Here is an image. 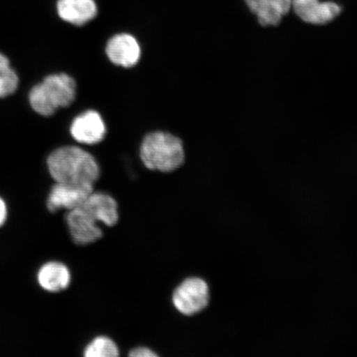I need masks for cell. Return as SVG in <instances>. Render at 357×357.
Here are the masks:
<instances>
[{
  "label": "cell",
  "instance_id": "7",
  "mask_svg": "<svg viewBox=\"0 0 357 357\" xmlns=\"http://www.w3.org/2000/svg\"><path fill=\"white\" fill-rule=\"evenodd\" d=\"M71 136L79 144H99L106 135V127L100 114L89 110L74 119L70 126Z\"/></svg>",
  "mask_w": 357,
  "mask_h": 357
},
{
  "label": "cell",
  "instance_id": "11",
  "mask_svg": "<svg viewBox=\"0 0 357 357\" xmlns=\"http://www.w3.org/2000/svg\"><path fill=\"white\" fill-rule=\"evenodd\" d=\"M250 11L263 26H275L292 8V0H245Z\"/></svg>",
  "mask_w": 357,
  "mask_h": 357
},
{
  "label": "cell",
  "instance_id": "14",
  "mask_svg": "<svg viewBox=\"0 0 357 357\" xmlns=\"http://www.w3.org/2000/svg\"><path fill=\"white\" fill-rule=\"evenodd\" d=\"M19 86V77L11 68L10 61L0 53V98L13 95Z\"/></svg>",
  "mask_w": 357,
  "mask_h": 357
},
{
  "label": "cell",
  "instance_id": "6",
  "mask_svg": "<svg viewBox=\"0 0 357 357\" xmlns=\"http://www.w3.org/2000/svg\"><path fill=\"white\" fill-rule=\"evenodd\" d=\"M66 220L71 238L75 244L86 245L95 243L104 235L98 222L82 207L68 211Z\"/></svg>",
  "mask_w": 357,
  "mask_h": 357
},
{
  "label": "cell",
  "instance_id": "5",
  "mask_svg": "<svg viewBox=\"0 0 357 357\" xmlns=\"http://www.w3.org/2000/svg\"><path fill=\"white\" fill-rule=\"evenodd\" d=\"M292 8L300 19L311 25H325L341 15L337 3L322 0H292Z\"/></svg>",
  "mask_w": 357,
  "mask_h": 357
},
{
  "label": "cell",
  "instance_id": "13",
  "mask_svg": "<svg viewBox=\"0 0 357 357\" xmlns=\"http://www.w3.org/2000/svg\"><path fill=\"white\" fill-rule=\"evenodd\" d=\"M37 280L44 290L50 293L64 291L71 282L69 268L59 261H50L40 268Z\"/></svg>",
  "mask_w": 357,
  "mask_h": 357
},
{
  "label": "cell",
  "instance_id": "4",
  "mask_svg": "<svg viewBox=\"0 0 357 357\" xmlns=\"http://www.w3.org/2000/svg\"><path fill=\"white\" fill-rule=\"evenodd\" d=\"M209 298L211 294L206 281L199 278H190L178 285L173 293L172 302L181 314L194 316L206 309Z\"/></svg>",
  "mask_w": 357,
  "mask_h": 357
},
{
  "label": "cell",
  "instance_id": "10",
  "mask_svg": "<svg viewBox=\"0 0 357 357\" xmlns=\"http://www.w3.org/2000/svg\"><path fill=\"white\" fill-rule=\"evenodd\" d=\"M97 222L114 227L119 220V204L104 192H91L82 206Z\"/></svg>",
  "mask_w": 357,
  "mask_h": 357
},
{
  "label": "cell",
  "instance_id": "15",
  "mask_svg": "<svg viewBox=\"0 0 357 357\" xmlns=\"http://www.w3.org/2000/svg\"><path fill=\"white\" fill-rule=\"evenodd\" d=\"M84 356L86 357H117L119 349L113 341L108 337H97L84 348Z\"/></svg>",
  "mask_w": 357,
  "mask_h": 357
},
{
  "label": "cell",
  "instance_id": "9",
  "mask_svg": "<svg viewBox=\"0 0 357 357\" xmlns=\"http://www.w3.org/2000/svg\"><path fill=\"white\" fill-rule=\"evenodd\" d=\"M93 191V190L56 183L48 195L47 209L52 213H56L61 209H66L67 211H73L82 207Z\"/></svg>",
  "mask_w": 357,
  "mask_h": 357
},
{
  "label": "cell",
  "instance_id": "2",
  "mask_svg": "<svg viewBox=\"0 0 357 357\" xmlns=\"http://www.w3.org/2000/svg\"><path fill=\"white\" fill-rule=\"evenodd\" d=\"M140 156L147 169L167 173L182 166L185 150L180 138L171 133L155 132L144 138Z\"/></svg>",
  "mask_w": 357,
  "mask_h": 357
},
{
  "label": "cell",
  "instance_id": "16",
  "mask_svg": "<svg viewBox=\"0 0 357 357\" xmlns=\"http://www.w3.org/2000/svg\"><path fill=\"white\" fill-rule=\"evenodd\" d=\"M129 356L130 357H156L158 354H155L150 348L145 347H138L134 348L129 352Z\"/></svg>",
  "mask_w": 357,
  "mask_h": 357
},
{
  "label": "cell",
  "instance_id": "8",
  "mask_svg": "<svg viewBox=\"0 0 357 357\" xmlns=\"http://www.w3.org/2000/svg\"><path fill=\"white\" fill-rule=\"evenodd\" d=\"M106 53L116 66L129 68L140 60L141 47L133 36L127 33L115 35L106 47Z\"/></svg>",
  "mask_w": 357,
  "mask_h": 357
},
{
  "label": "cell",
  "instance_id": "3",
  "mask_svg": "<svg viewBox=\"0 0 357 357\" xmlns=\"http://www.w3.org/2000/svg\"><path fill=\"white\" fill-rule=\"evenodd\" d=\"M75 96V79L66 74H55L48 75L31 89L29 102L35 112L47 117L73 104Z\"/></svg>",
  "mask_w": 357,
  "mask_h": 357
},
{
  "label": "cell",
  "instance_id": "12",
  "mask_svg": "<svg viewBox=\"0 0 357 357\" xmlns=\"http://www.w3.org/2000/svg\"><path fill=\"white\" fill-rule=\"evenodd\" d=\"M58 15L62 20L75 26H83L97 15L95 0H58Z\"/></svg>",
  "mask_w": 357,
  "mask_h": 357
},
{
  "label": "cell",
  "instance_id": "17",
  "mask_svg": "<svg viewBox=\"0 0 357 357\" xmlns=\"http://www.w3.org/2000/svg\"><path fill=\"white\" fill-rule=\"evenodd\" d=\"M8 218V207L6 203L1 197H0V227L4 225Z\"/></svg>",
  "mask_w": 357,
  "mask_h": 357
},
{
  "label": "cell",
  "instance_id": "1",
  "mask_svg": "<svg viewBox=\"0 0 357 357\" xmlns=\"http://www.w3.org/2000/svg\"><path fill=\"white\" fill-rule=\"evenodd\" d=\"M47 167L56 183L93 190L100 169L91 154L77 146H63L49 155Z\"/></svg>",
  "mask_w": 357,
  "mask_h": 357
}]
</instances>
